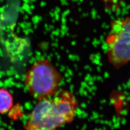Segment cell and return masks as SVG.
<instances>
[{
	"label": "cell",
	"instance_id": "4",
	"mask_svg": "<svg viewBox=\"0 0 130 130\" xmlns=\"http://www.w3.org/2000/svg\"><path fill=\"white\" fill-rule=\"evenodd\" d=\"M13 103V98L8 91L0 89V113L3 114L9 111Z\"/></svg>",
	"mask_w": 130,
	"mask_h": 130
},
{
	"label": "cell",
	"instance_id": "2",
	"mask_svg": "<svg viewBox=\"0 0 130 130\" xmlns=\"http://www.w3.org/2000/svg\"><path fill=\"white\" fill-rule=\"evenodd\" d=\"M63 76L47 59L35 62L25 75L28 92L38 101L54 96L58 91Z\"/></svg>",
	"mask_w": 130,
	"mask_h": 130
},
{
	"label": "cell",
	"instance_id": "1",
	"mask_svg": "<svg viewBox=\"0 0 130 130\" xmlns=\"http://www.w3.org/2000/svg\"><path fill=\"white\" fill-rule=\"evenodd\" d=\"M79 107L74 94L58 91L52 97L39 101L25 123L27 130H52L72 122Z\"/></svg>",
	"mask_w": 130,
	"mask_h": 130
},
{
	"label": "cell",
	"instance_id": "3",
	"mask_svg": "<svg viewBox=\"0 0 130 130\" xmlns=\"http://www.w3.org/2000/svg\"><path fill=\"white\" fill-rule=\"evenodd\" d=\"M109 63L120 69L130 61V17L113 20L106 39Z\"/></svg>",
	"mask_w": 130,
	"mask_h": 130
}]
</instances>
